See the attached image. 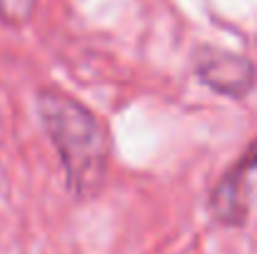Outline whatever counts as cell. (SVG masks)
Here are the masks:
<instances>
[{
    "label": "cell",
    "instance_id": "6da1fadb",
    "mask_svg": "<svg viewBox=\"0 0 257 254\" xmlns=\"http://www.w3.org/2000/svg\"><path fill=\"white\" fill-rule=\"evenodd\" d=\"M38 112L63 160L70 192L80 199L92 197L102 187L110 155L100 120L75 97L53 87L38 92Z\"/></svg>",
    "mask_w": 257,
    "mask_h": 254
},
{
    "label": "cell",
    "instance_id": "7a4b0ae2",
    "mask_svg": "<svg viewBox=\"0 0 257 254\" xmlns=\"http://www.w3.org/2000/svg\"><path fill=\"white\" fill-rule=\"evenodd\" d=\"M195 70L205 85L230 97H242L255 85V68L247 58L227 53V50H217V48L197 50Z\"/></svg>",
    "mask_w": 257,
    "mask_h": 254
},
{
    "label": "cell",
    "instance_id": "3957f363",
    "mask_svg": "<svg viewBox=\"0 0 257 254\" xmlns=\"http://www.w3.org/2000/svg\"><path fill=\"white\" fill-rule=\"evenodd\" d=\"M257 167V140L250 145V150L242 155V160L230 169L222 182L217 184L212 194V212L220 222H242L245 214V202H242V179L250 169Z\"/></svg>",
    "mask_w": 257,
    "mask_h": 254
},
{
    "label": "cell",
    "instance_id": "277c9868",
    "mask_svg": "<svg viewBox=\"0 0 257 254\" xmlns=\"http://www.w3.org/2000/svg\"><path fill=\"white\" fill-rule=\"evenodd\" d=\"M38 0H0V20L5 25H25L35 13Z\"/></svg>",
    "mask_w": 257,
    "mask_h": 254
}]
</instances>
